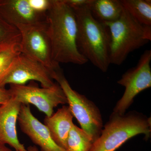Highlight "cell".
Returning a JSON list of instances; mask_svg holds the SVG:
<instances>
[{
    "instance_id": "cell-1",
    "label": "cell",
    "mask_w": 151,
    "mask_h": 151,
    "mask_svg": "<svg viewBox=\"0 0 151 151\" xmlns=\"http://www.w3.org/2000/svg\"><path fill=\"white\" fill-rule=\"evenodd\" d=\"M47 32L53 60L83 65L88 62L77 47V26L73 9L63 0H50L46 12Z\"/></svg>"
},
{
    "instance_id": "cell-2",
    "label": "cell",
    "mask_w": 151,
    "mask_h": 151,
    "mask_svg": "<svg viewBox=\"0 0 151 151\" xmlns=\"http://www.w3.org/2000/svg\"><path fill=\"white\" fill-rule=\"evenodd\" d=\"M89 6L73 9L77 23V47L88 61L106 72L111 64L109 30L93 16Z\"/></svg>"
},
{
    "instance_id": "cell-3",
    "label": "cell",
    "mask_w": 151,
    "mask_h": 151,
    "mask_svg": "<svg viewBox=\"0 0 151 151\" xmlns=\"http://www.w3.org/2000/svg\"><path fill=\"white\" fill-rule=\"evenodd\" d=\"M103 23L110 34L111 64L121 65L131 52L151 40V26L141 24L124 8L118 19Z\"/></svg>"
},
{
    "instance_id": "cell-4",
    "label": "cell",
    "mask_w": 151,
    "mask_h": 151,
    "mask_svg": "<svg viewBox=\"0 0 151 151\" xmlns=\"http://www.w3.org/2000/svg\"><path fill=\"white\" fill-rule=\"evenodd\" d=\"M151 132L150 118L142 114L134 111L123 115L113 113L90 151H115L138 134H144L147 139Z\"/></svg>"
},
{
    "instance_id": "cell-5",
    "label": "cell",
    "mask_w": 151,
    "mask_h": 151,
    "mask_svg": "<svg viewBox=\"0 0 151 151\" xmlns=\"http://www.w3.org/2000/svg\"><path fill=\"white\" fill-rule=\"evenodd\" d=\"M52 78L56 81L65 93L68 107L73 117L94 143L100 137L103 127V119L99 108L84 95L72 89L61 68L55 71Z\"/></svg>"
},
{
    "instance_id": "cell-6",
    "label": "cell",
    "mask_w": 151,
    "mask_h": 151,
    "mask_svg": "<svg viewBox=\"0 0 151 151\" xmlns=\"http://www.w3.org/2000/svg\"><path fill=\"white\" fill-rule=\"evenodd\" d=\"M21 34L22 54L45 66L53 73L60 68L52 58L46 21L37 24L17 27Z\"/></svg>"
},
{
    "instance_id": "cell-7",
    "label": "cell",
    "mask_w": 151,
    "mask_h": 151,
    "mask_svg": "<svg viewBox=\"0 0 151 151\" xmlns=\"http://www.w3.org/2000/svg\"><path fill=\"white\" fill-rule=\"evenodd\" d=\"M9 89L12 98L21 104L34 105L47 117L53 114L54 108L58 105L68 104L65 93L58 83L48 88H40L31 83L11 84Z\"/></svg>"
},
{
    "instance_id": "cell-8",
    "label": "cell",
    "mask_w": 151,
    "mask_h": 151,
    "mask_svg": "<svg viewBox=\"0 0 151 151\" xmlns=\"http://www.w3.org/2000/svg\"><path fill=\"white\" fill-rule=\"evenodd\" d=\"M151 50H148L141 55L137 64L126 71L118 81L124 86L125 92L117 102L113 113L123 115L139 93L151 86Z\"/></svg>"
},
{
    "instance_id": "cell-9",
    "label": "cell",
    "mask_w": 151,
    "mask_h": 151,
    "mask_svg": "<svg viewBox=\"0 0 151 151\" xmlns=\"http://www.w3.org/2000/svg\"><path fill=\"white\" fill-rule=\"evenodd\" d=\"M29 81H38L42 87L45 88L55 84L51 71L40 63L21 53L0 80V87H5L7 84L24 85Z\"/></svg>"
},
{
    "instance_id": "cell-10",
    "label": "cell",
    "mask_w": 151,
    "mask_h": 151,
    "mask_svg": "<svg viewBox=\"0 0 151 151\" xmlns=\"http://www.w3.org/2000/svg\"><path fill=\"white\" fill-rule=\"evenodd\" d=\"M17 121L21 130L41 151H66L53 141L46 126L33 115L29 105L22 104Z\"/></svg>"
},
{
    "instance_id": "cell-11",
    "label": "cell",
    "mask_w": 151,
    "mask_h": 151,
    "mask_svg": "<svg viewBox=\"0 0 151 151\" xmlns=\"http://www.w3.org/2000/svg\"><path fill=\"white\" fill-rule=\"evenodd\" d=\"M0 15L16 27L46 21V14L35 10L29 0H0Z\"/></svg>"
},
{
    "instance_id": "cell-12",
    "label": "cell",
    "mask_w": 151,
    "mask_h": 151,
    "mask_svg": "<svg viewBox=\"0 0 151 151\" xmlns=\"http://www.w3.org/2000/svg\"><path fill=\"white\" fill-rule=\"evenodd\" d=\"M21 105L11 98L0 105V142L9 145L15 151H27L17 134L16 124Z\"/></svg>"
},
{
    "instance_id": "cell-13",
    "label": "cell",
    "mask_w": 151,
    "mask_h": 151,
    "mask_svg": "<svg viewBox=\"0 0 151 151\" xmlns=\"http://www.w3.org/2000/svg\"><path fill=\"white\" fill-rule=\"evenodd\" d=\"M73 116L68 106H63L50 117L46 116L44 125L52 139L62 148L66 149L68 135L73 124Z\"/></svg>"
},
{
    "instance_id": "cell-14",
    "label": "cell",
    "mask_w": 151,
    "mask_h": 151,
    "mask_svg": "<svg viewBox=\"0 0 151 151\" xmlns=\"http://www.w3.org/2000/svg\"><path fill=\"white\" fill-rule=\"evenodd\" d=\"M89 6L93 16L103 23L118 19L124 9L121 0H92Z\"/></svg>"
},
{
    "instance_id": "cell-15",
    "label": "cell",
    "mask_w": 151,
    "mask_h": 151,
    "mask_svg": "<svg viewBox=\"0 0 151 151\" xmlns=\"http://www.w3.org/2000/svg\"><path fill=\"white\" fill-rule=\"evenodd\" d=\"M123 6L141 24L151 26V0H121Z\"/></svg>"
},
{
    "instance_id": "cell-16",
    "label": "cell",
    "mask_w": 151,
    "mask_h": 151,
    "mask_svg": "<svg viewBox=\"0 0 151 151\" xmlns=\"http://www.w3.org/2000/svg\"><path fill=\"white\" fill-rule=\"evenodd\" d=\"M93 142L81 128L73 124L66 143V151H90Z\"/></svg>"
},
{
    "instance_id": "cell-17",
    "label": "cell",
    "mask_w": 151,
    "mask_h": 151,
    "mask_svg": "<svg viewBox=\"0 0 151 151\" xmlns=\"http://www.w3.org/2000/svg\"><path fill=\"white\" fill-rule=\"evenodd\" d=\"M20 41L18 29L8 23L0 15V52L20 44Z\"/></svg>"
},
{
    "instance_id": "cell-18",
    "label": "cell",
    "mask_w": 151,
    "mask_h": 151,
    "mask_svg": "<svg viewBox=\"0 0 151 151\" xmlns=\"http://www.w3.org/2000/svg\"><path fill=\"white\" fill-rule=\"evenodd\" d=\"M21 53L20 44L0 52V80L7 73Z\"/></svg>"
},
{
    "instance_id": "cell-19",
    "label": "cell",
    "mask_w": 151,
    "mask_h": 151,
    "mask_svg": "<svg viewBox=\"0 0 151 151\" xmlns=\"http://www.w3.org/2000/svg\"><path fill=\"white\" fill-rule=\"evenodd\" d=\"M30 4L35 10L46 14L50 6V0H29Z\"/></svg>"
},
{
    "instance_id": "cell-20",
    "label": "cell",
    "mask_w": 151,
    "mask_h": 151,
    "mask_svg": "<svg viewBox=\"0 0 151 151\" xmlns=\"http://www.w3.org/2000/svg\"><path fill=\"white\" fill-rule=\"evenodd\" d=\"M65 4L71 8L81 7L84 6L89 5L92 0H63Z\"/></svg>"
},
{
    "instance_id": "cell-21",
    "label": "cell",
    "mask_w": 151,
    "mask_h": 151,
    "mask_svg": "<svg viewBox=\"0 0 151 151\" xmlns=\"http://www.w3.org/2000/svg\"><path fill=\"white\" fill-rule=\"evenodd\" d=\"M12 98L9 89L5 87H0V105L4 104Z\"/></svg>"
},
{
    "instance_id": "cell-22",
    "label": "cell",
    "mask_w": 151,
    "mask_h": 151,
    "mask_svg": "<svg viewBox=\"0 0 151 151\" xmlns=\"http://www.w3.org/2000/svg\"><path fill=\"white\" fill-rule=\"evenodd\" d=\"M0 151H13L6 145L0 142Z\"/></svg>"
},
{
    "instance_id": "cell-23",
    "label": "cell",
    "mask_w": 151,
    "mask_h": 151,
    "mask_svg": "<svg viewBox=\"0 0 151 151\" xmlns=\"http://www.w3.org/2000/svg\"><path fill=\"white\" fill-rule=\"evenodd\" d=\"M27 150V151H39L38 149L35 146H29Z\"/></svg>"
}]
</instances>
